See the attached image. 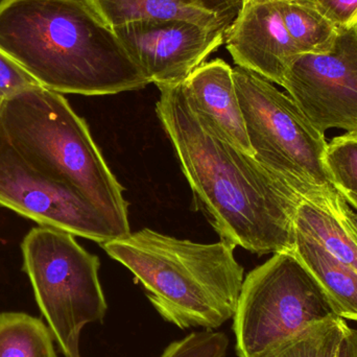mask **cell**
Listing matches in <instances>:
<instances>
[{
  "mask_svg": "<svg viewBox=\"0 0 357 357\" xmlns=\"http://www.w3.org/2000/svg\"><path fill=\"white\" fill-rule=\"evenodd\" d=\"M335 316L326 294L296 254L275 253L243 279L232 317L236 354L268 356Z\"/></svg>",
  "mask_w": 357,
  "mask_h": 357,
  "instance_id": "7",
  "label": "cell"
},
{
  "mask_svg": "<svg viewBox=\"0 0 357 357\" xmlns=\"http://www.w3.org/2000/svg\"><path fill=\"white\" fill-rule=\"evenodd\" d=\"M337 357H354L351 344H350L349 337H348V333L346 335L345 339H344L343 343H342L341 349H340L339 356Z\"/></svg>",
  "mask_w": 357,
  "mask_h": 357,
  "instance_id": "24",
  "label": "cell"
},
{
  "mask_svg": "<svg viewBox=\"0 0 357 357\" xmlns=\"http://www.w3.org/2000/svg\"><path fill=\"white\" fill-rule=\"evenodd\" d=\"M100 245L131 271L167 322L213 331L232 319L245 279L234 245L193 243L148 228Z\"/></svg>",
  "mask_w": 357,
  "mask_h": 357,
  "instance_id": "3",
  "label": "cell"
},
{
  "mask_svg": "<svg viewBox=\"0 0 357 357\" xmlns=\"http://www.w3.org/2000/svg\"><path fill=\"white\" fill-rule=\"evenodd\" d=\"M111 27L144 20H183L228 29L243 0H87Z\"/></svg>",
  "mask_w": 357,
  "mask_h": 357,
  "instance_id": "13",
  "label": "cell"
},
{
  "mask_svg": "<svg viewBox=\"0 0 357 357\" xmlns=\"http://www.w3.org/2000/svg\"><path fill=\"white\" fill-rule=\"evenodd\" d=\"M0 50L61 94L109 96L151 84L87 0H0Z\"/></svg>",
  "mask_w": 357,
  "mask_h": 357,
  "instance_id": "2",
  "label": "cell"
},
{
  "mask_svg": "<svg viewBox=\"0 0 357 357\" xmlns=\"http://www.w3.org/2000/svg\"><path fill=\"white\" fill-rule=\"evenodd\" d=\"M348 337H349L350 344H351L354 357H357V329L350 327L349 331H348Z\"/></svg>",
  "mask_w": 357,
  "mask_h": 357,
  "instance_id": "25",
  "label": "cell"
},
{
  "mask_svg": "<svg viewBox=\"0 0 357 357\" xmlns=\"http://www.w3.org/2000/svg\"><path fill=\"white\" fill-rule=\"evenodd\" d=\"M0 206L40 226L102 243L123 237L79 191L27 165L0 138Z\"/></svg>",
  "mask_w": 357,
  "mask_h": 357,
  "instance_id": "8",
  "label": "cell"
},
{
  "mask_svg": "<svg viewBox=\"0 0 357 357\" xmlns=\"http://www.w3.org/2000/svg\"><path fill=\"white\" fill-rule=\"evenodd\" d=\"M324 163L337 192L357 210V133L348 132L331 140Z\"/></svg>",
  "mask_w": 357,
  "mask_h": 357,
  "instance_id": "19",
  "label": "cell"
},
{
  "mask_svg": "<svg viewBox=\"0 0 357 357\" xmlns=\"http://www.w3.org/2000/svg\"><path fill=\"white\" fill-rule=\"evenodd\" d=\"M185 91L202 123L218 138L253 155L233 79L224 60L205 62L183 82Z\"/></svg>",
  "mask_w": 357,
  "mask_h": 357,
  "instance_id": "12",
  "label": "cell"
},
{
  "mask_svg": "<svg viewBox=\"0 0 357 357\" xmlns=\"http://www.w3.org/2000/svg\"><path fill=\"white\" fill-rule=\"evenodd\" d=\"M225 43L236 66L280 86L301 54L285 27L278 1L243 2L227 29Z\"/></svg>",
  "mask_w": 357,
  "mask_h": 357,
  "instance_id": "11",
  "label": "cell"
},
{
  "mask_svg": "<svg viewBox=\"0 0 357 357\" xmlns=\"http://www.w3.org/2000/svg\"><path fill=\"white\" fill-rule=\"evenodd\" d=\"M345 218L347 220L349 226L351 227L354 232L356 233L357 236V213L356 212L352 211L349 207H346L345 209Z\"/></svg>",
  "mask_w": 357,
  "mask_h": 357,
  "instance_id": "23",
  "label": "cell"
},
{
  "mask_svg": "<svg viewBox=\"0 0 357 357\" xmlns=\"http://www.w3.org/2000/svg\"><path fill=\"white\" fill-rule=\"evenodd\" d=\"M0 357H56L50 329L25 312H0Z\"/></svg>",
  "mask_w": 357,
  "mask_h": 357,
  "instance_id": "17",
  "label": "cell"
},
{
  "mask_svg": "<svg viewBox=\"0 0 357 357\" xmlns=\"http://www.w3.org/2000/svg\"><path fill=\"white\" fill-rule=\"evenodd\" d=\"M23 271L54 343L64 357H83L86 325L102 322L108 304L98 278L100 259L60 229L33 228L21 243Z\"/></svg>",
  "mask_w": 357,
  "mask_h": 357,
  "instance_id": "6",
  "label": "cell"
},
{
  "mask_svg": "<svg viewBox=\"0 0 357 357\" xmlns=\"http://www.w3.org/2000/svg\"><path fill=\"white\" fill-rule=\"evenodd\" d=\"M150 83H183L225 43L226 29L183 20H144L113 27Z\"/></svg>",
  "mask_w": 357,
  "mask_h": 357,
  "instance_id": "10",
  "label": "cell"
},
{
  "mask_svg": "<svg viewBox=\"0 0 357 357\" xmlns=\"http://www.w3.org/2000/svg\"><path fill=\"white\" fill-rule=\"evenodd\" d=\"M282 1V0H243V2Z\"/></svg>",
  "mask_w": 357,
  "mask_h": 357,
  "instance_id": "26",
  "label": "cell"
},
{
  "mask_svg": "<svg viewBox=\"0 0 357 357\" xmlns=\"http://www.w3.org/2000/svg\"><path fill=\"white\" fill-rule=\"evenodd\" d=\"M345 209L335 213L303 199L296 212V231L357 272V236L346 220Z\"/></svg>",
  "mask_w": 357,
  "mask_h": 357,
  "instance_id": "15",
  "label": "cell"
},
{
  "mask_svg": "<svg viewBox=\"0 0 357 357\" xmlns=\"http://www.w3.org/2000/svg\"><path fill=\"white\" fill-rule=\"evenodd\" d=\"M350 327L331 317L316 323L266 357H337Z\"/></svg>",
  "mask_w": 357,
  "mask_h": 357,
  "instance_id": "18",
  "label": "cell"
},
{
  "mask_svg": "<svg viewBox=\"0 0 357 357\" xmlns=\"http://www.w3.org/2000/svg\"><path fill=\"white\" fill-rule=\"evenodd\" d=\"M317 8L337 27L357 25V0H312Z\"/></svg>",
  "mask_w": 357,
  "mask_h": 357,
  "instance_id": "22",
  "label": "cell"
},
{
  "mask_svg": "<svg viewBox=\"0 0 357 357\" xmlns=\"http://www.w3.org/2000/svg\"><path fill=\"white\" fill-rule=\"evenodd\" d=\"M294 253L318 281L335 314L344 320L357 322L356 271L297 231Z\"/></svg>",
  "mask_w": 357,
  "mask_h": 357,
  "instance_id": "14",
  "label": "cell"
},
{
  "mask_svg": "<svg viewBox=\"0 0 357 357\" xmlns=\"http://www.w3.org/2000/svg\"><path fill=\"white\" fill-rule=\"evenodd\" d=\"M228 348L224 333L204 329L169 344L160 357H226Z\"/></svg>",
  "mask_w": 357,
  "mask_h": 357,
  "instance_id": "20",
  "label": "cell"
},
{
  "mask_svg": "<svg viewBox=\"0 0 357 357\" xmlns=\"http://www.w3.org/2000/svg\"><path fill=\"white\" fill-rule=\"evenodd\" d=\"M281 86L320 131L357 133V25L339 29L326 54H299Z\"/></svg>",
  "mask_w": 357,
  "mask_h": 357,
  "instance_id": "9",
  "label": "cell"
},
{
  "mask_svg": "<svg viewBox=\"0 0 357 357\" xmlns=\"http://www.w3.org/2000/svg\"><path fill=\"white\" fill-rule=\"evenodd\" d=\"M33 85L39 84L0 50V102Z\"/></svg>",
  "mask_w": 357,
  "mask_h": 357,
  "instance_id": "21",
  "label": "cell"
},
{
  "mask_svg": "<svg viewBox=\"0 0 357 357\" xmlns=\"http://www.w3.org/2000/svg\"><path fill=\"white\" fill-rule=\"evenodd\" d=\"M278 2L285 27L301 54H326L333 48L339 29L312 0Z\"/></svg>",
  "mask_w": 357,
  "mask_h": 357,
  "instance_id": "16",
  "label": "cell"
},
{
  "mask_svg": "<svg viewBox=\"0 0 357 357\" xmlns=\"http://www.w3.org/2000/svg\"><path fill=\"white\" fill-rule=\"evenodd\" d=\"M233 79L254 157L306 201L343 212L347 202L325 167L324 132L261 75L236 66Z\"/></svg>",
  "mask_w": 357,
  "mask_h": 357,
  "instance_id": "5",
  "label": "cell"
},
{
  "mask_svg": "<svg viewBox=\"0 0 357 357\" xmlns=\"http://www.w3.org/2000/svg\"><path fill=\"white\" fill-rule=\"evenodd\" d=\"M0 138L27 165L79 191L123 237L131 233L123 187L63 94L33 85L2 100Z\"/></svg>",
  "mask_w": 357,
  "mask_h": 357,
  "instance_id": "4",
  "label": "cell"
},
{
  "mask_svg": "<svg viewBox=\"0 0 357 357\" xmlns=\"http://www.w3.org/2000/svg\"><path fill=\"white\" fill-rule=\"evenodd\" d=\"M156 112L171 139L197 209L220 241L253 253L294 252L303 197L278 176L212 133L183 83L160 86Z\"/></svg>",
  "mask_w": 357,
  "mask_h": 357,
  "instance_id": "1",
  "label": "cell"
}]
</instances>
